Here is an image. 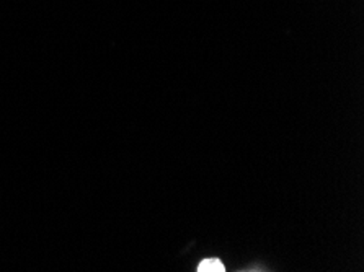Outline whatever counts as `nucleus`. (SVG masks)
Segmentation results:
<instances>
[{"label": "nucleus", "instance_id": "nucleus-1", "mask_svg": "<svg viewBox=\"0 0 364 272\" xmlns=\"http://www.w3.org/2000/svg\"><path fill=\"white\" fill-rule=\"evenodd\" d=\"M196 271L198 272H224L225 268L219 259L211 258V259H203L201 263L198 264Z\"/></svg>", "mask_w": 364, "mask_h": 272}]
</instances>
